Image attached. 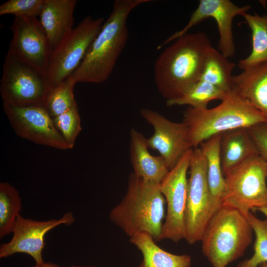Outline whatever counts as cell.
I'll use <instances>...</instances> for the list:
<instances>
[{"label": "cell", "mask_w": 267, "mask_h": 267, "mask_svg": "<svg viewBox=\"0 0 267 267\" xmlns=\"http://www.w3.org/2000/svg\"><path fill=\"white\" fill-rule=\"evenodd\" d=\"M224 177L222 206L236 209L247 217L251 210L267 205V162L260 155L246 160Z\"/></svg>", "instance_id": "obj_6"}, {"label": "cell", "mask_w": 267, "mask_h": 267, "mask_svg": "<svg viewBox=\"0 0 267 267\" xmlns=\"http://www.w3.org/2000/svg\"><path fill=\"white\" fill-rule=\"evenodd\" d=\"M7 53L45 75L51 55L47 36L37 17H15Z\"/></svg>", "instance_id": "obj_13"}, {"label": "cell", "mask_w": 267, "mask_h": 267, "mask_svg": "<svg viewBox=\"0 0 267 267\" xmlns=\"http://www.w3.org/2000/svg\"><path fill=\"white\" fill-rule=\"evenodd\" d=\"M76 84L73 78L69 77L49 90L43 105L52 118L66 112L77 103L74 94Z\"/></svg>", "instance_id": "obj_26"}, {"label": "cell", "mask_w": 267, "mask_h": 267, "mask_svg": "<svg viewBox=\"0 0 267 267\" xmlns=\"http://www.w3.org/2000/svg\"><path fill=\"white\" fill-rule=\"evenodd\" d=\"M75 221L71 212L65 213L59 219L43 221L26 219L19 214L11 240L0 245V258H7L16 253H25L32 257L36 264H41L44 262L43 251L45 245V234L57 226L71 225Z\"/></svg>", "instance_id": "obj_14"}, {"label": "cell", "mask_w": 267, "mask_h": 267, "mask_svg": "<svg viewBox=\"0 0 267 267\" xmlns=\"http://www.w3.org/2000/svg\"><path fill=\"white\" fill-rule=\"evenodd\" d=\"M267 217V205L257 210Z\"/></svg>", "instance_id": "obj_32"}, {"label": "cell", "mask_w": 267, "mask_h": 267, "mask_svg": "<svg viewBox=\"0 0 267 267\" xmlns=\"http://www.w3.org/2000/svg\"><path fill=\"white\" fill-rule=\"evenodd\" d=\"M212 47L204 33H187L160 54L154 63V82L167 101L180 98L199 80Z\"/></svg>", "instance_id": "obj_1"}, {"label": "cell", "mask_w": 267, "mask_h": 267, "mask_svg": "<svg viewBox=\"0 0 267 267\" xmlns=\"http://www.w3.org/2000/svg\"><path fill=\"white\" fill-rule=\"evenodd\" d=\"M221 134H215L199 146L207 163V180L212 208L215 213L221 206L225 181L220 160Z\"/></svg>", "instance_id": "obj_21"}, {"label": "cell", "mask_w": 267, "mask_h": 267, "mask_svg": "<svg viewBox=\"0 0 267 267\" xmlns=\"http://www.w3.org/2000/svg\"><path fill=\"white\" fill-rule=\"evenodd\" d=\"M2 69L0 92L3 103L43 104L50 90L44 74L8 53Z\"/></svg>", "instance_id": "obj_9"}, {"label": "cell", "mask_w": 267, "mask_h": 267, "mask_svg": "<svg viewBox=\"0 0 267 267\" xmlns=\"http://www.w3.org/2000/svg\"><path fill=\"white\" fill-rule=\"evenodd\" d=\"M189 169L185 239L188 243L193 244L201 240L214 213L207 180V160L199 146L193 148Z\"/></svg>", "instance_id": "obj_8"}, {"label": "cell", "mask_w": 267, "mask_h": 267, "mask_svg": "<svg viewBox=\"0 0 267 267\" xmlns=\"http://www.w3.org/2000/svg\"><path fill=\"white\" fill-rule=\"evenodd\" d=\"M165 205L160 183L145 180L133 173L125 196L111 210L109 217L130 238L145 232L156 242L161 240Z\"/></svg>", "instance_id": "obj_3"}, {"label": "cell", "mask_w": 267, "mask_h": 267, "mask_svg": "<svg viewBox=\"0 0 267 267\" xmlns=\"http://www.w3.org/2000/svg\"><path fill=\"white\" fill-rule=\"evenodd\" d=\"M103 23V17L86 16L52 52L44 75L50 90L75 71Z\"/></svg>", "instance_id": "obj_7"}, {"label": "cell", "mask_w": 267, "mask_h": 267, "mask_svg": "<svg viewBox=\"0 0 267 267\" xmlns=\"http://www.w3.org/2000/svg\"><path fill=\"white\" fill-rule=\"evenodd\" d=\"M77 3L76 0H44L39 21L47 36L51 54L74 29Z\"/></svg>", "instance_id": "obj_16"}, {"label": "cell", "mask_w": 267, "mask_h": 267, "mask_svg": "<svg viewBox=\"0 0 267 267\" xmlns=\"http://www.w3.org/2000/svg\"><path fill=\"white\" fill-rule=\"evenodd\" d=\"M220 155L223 176L246 160L259 155L247 129L245 128L221 133Z\"/></svg>", "instance_id": "obj_19"}, {"label": "cell", "mask_w": 267, "mask_h": 267, "mask_svg": "<svg viewBox=\"0 0 267 267\" xmlns=\"http://www.w3.org/2000/svg\"><path fill=\"white\" fill-rule=\"evenodd\" d=\"M235 66L234 63L212 47L206 57L199 80L228 92L232 90V72Z\"/></svg>", "instance_id": "obj_22"}, {"label": "cell", "mask_w": 267, "mask_h": 267, "mask_svg": "<svg viewBox=\"0 0 267 267\" xmlns=\"http://www.w3.org/2000/svg\"><path fill=\"white\" fill-rule=\"evenodd\" d=\"M52 119L55 126L63 138L73 147L75 140L82 130L77 103L66 112Z\"/></svg>", "instance_id": "obj_28"}, {"label": "cell", "mask_w": 267, "mask_h": 267, "mask_svg": "<svg viewBox=\"0 0 267 267\" xmlns=\"http://www.w3.org/2000/svg\"><path fill=\"white\" fill-rule=\"evenodd\" d=\"M228 92L206 82L199 80L181 97L167 101L166 104L168 106L187 105L194 108H207L209 102L215 99L222 100Z\"/></svg>", "instance_id": "obj_25"}, {"label": "cell", "mask_w": 267, "mask_h": 267, "mask_svg": "<svg viewBox=\"0 0 267 267\" xmlns=\"http://www.w3.org/2000/svg\"><path fill=\"white\" fill-rule=\"evenodd\" d=\"M252 32V51L246 58L239 61L238 66L244 70L267 61V14H244Z\"/></svg>", "instance_id": "obj_23"}, {"label": "cell", "mask_w": 267, "mask_h": 267, "mask_svg": "<svg viewBox=\"0 0 267 267\" xmlns=\"http://www.w3.org/2000/svg\"><path fill=\"white\" fill-rule=\"evenodd\" d=\"M149 0H116L112 11L91 44L81 64L70 76L77 83L106 81L126 46L127 24L131 12Z\"/></svg>", "instance_id": "obj_2"}, {"label": "cell", "mask_w": 267, "mask_h": 267, "mask_svg": "<svg viewBox=\"0 0 267 267\" xmlns=\"http://www.w3.org/2000/svg\"><path fill=\"white\" fill-rule=\"evenodd\" d=\"M193 148L188 150L160 183L167 205L160 240L177 242L185 237V213L188 178L187 173Z\"/></svg>", "instance_id": "obj_10"}, {"label": "cell", "mask_w": 267, "mask_h": 267, "mask_svg": "<svg viewBox=\"0 0 267 267\" xmlns=\"http://www.w3.org/2000/svg\"><path fill=\"white\" fill-rule=\"evenodd\" d=\"M22 202L18 190L7 182L0 183V239L12 233Z\"/></svg>", "instance_id": "obj_24"}, {"label": "cell", "mask_w": 267, "mask_h": 267, "mask_svg": "<svg viewBox=\"0 0 267 267\" xmlns=\"http://www.w3.org/2000/svg\"><path fill=\"white\" fill-rule=\"evenodd\" d=\"M59 267L58 265L56 264H55L51 262H44L41 264H36L34 267ZM70 267H95L94 266H88V267H83V266H72Z\"/></svg>", "instance_id": "obj_31"}, {"label": "cell", "mask_w": 267, "mask_h": 267, "mask_svg": "<svg viewBox=\"0 0 267 267\" xmlns=\"http://www.w3.org/2000/svg\"><path fill=\"white\" fill-rule=\"evenodd\" d=\"M250 8L249 5L238 6L229 0H200L186 25L164 41L158 46L157 49L188 33L191 28L202 21L212 17L216 21L218 28L220 52L227 58L231 57L235 53L233 20L237 15L243 16L247 13Z\"/></svg>", "instance_id": "obj_12"}, {"label": "cell", "mask_w": 267, "mask_h": 267, "mask_svg": "<svg viewBox=\"0 0 267 267\" xmlns=\"http://www.w3.org/2000/svg\"><path fill=\"white\" fill-rule=\"evenodd\" d=\"M44 2V0H8L0 5V15L37 17L39 16Z\"/></svg>", "instance_id": "obj_29"}, {"label": "cell", "mask_w": 267, "mask_h": 267, "mask_svg": "<svg viewBox=\"0 0 267 267\" xmlns=\"http://www.w3.org/2000/svg\"><path fill=\"white\" fill-rule=\"evenodd\" d=\"M253 229L246 217L234 208L221 206L204 230L202 250L213 267H226L242 256L252 242Z\"/></svg>", "instance_id": "obj_5"}, {"label": "cell", "mask_w": 267, "mask_h": 267, "mask_svg": "<svg viewBox=\"0 0 267 267\" xmlns=\"http://www.w3.org/2000/svg\"><path fill=\"white\" fill-rule=\"evenodd\" d=\"M139 113L154 129L147 139L149 148L157 151L170 170L189 149L193 148L186 125L172 122L157 111L142 108Z\"/></svg>", "instance_id": "obj_15"}, {"label": "cell", "mask_w": 267, "mask_h": 267, "mask_svg": "<svg viewBox=\"0 0 267 267\" xmlns=\"http://www.w3.org/2000/svg\"><path fill=\"white\" fill-rule=\"evenodd\" d=\"M3 107L11 127L20 137L57 149L73 148L57 130L43 104L16 106L3 103Z\"/></svg>", "instance_id": "obj_11"}, {"label": "cell", "mask_w": 267, "mask_h": 267, "mask_svg": "<svg viewBox=\"0 0 267 267\" xmlns=\"http://www.w3.org/2000/svg\"><path fill=\"white\" fill-rule=\"evenodd\" d=\"M232 90L258 110L267 124V61L233 76Z\"/></svg>", "instance_id": "obj_18"}, {"label": "cell", "mask_w": 267, "mask_h": 267, "mask_svg": "<svg viewBox=\"0 0 267 267\" xmlns=\"http://www.w3.org/2000/svg\"><path fill=\"white\" fill-rule=\"evenodd\" d=\"M130 152L134 174L143 179L160 183L169 171L163 157L154 156L148 150L147 138L132 129L130 133Z\"/></svg>", "instance_id": "obj_17"}, {"label": "cell", "mask_w": 267, "mask_h": 267, "mask_svg": "<svg viewBox=\"0 0 267 267\" xmlns=\"http://www.w3.org/2000/svg\"><path fill=\"white\" fill-rule=\"evenodd\" d=\"M264 121L258 110L232 90L214 108L189 106L182 119L193 148L215 134L236 128H248Z\"/></svg>", "instance_id": "obj_4"}, {"label": "cell", "mask_w": 267, "mask_h": 267, "mask_svg": "<svg viewBox=\"0 0 267 267\" xmlns=\"http://www.w3.org/2000/svg\"><path fill=\"white\" fill-rule=\"evenodd\" d=\"M130 242L140 251L143 259L139 267H189L191 257L176 255L159 247L151 236L145 232L137 233Z\"/></svg>", "instance_id": "obj_20"}, {"label": "cell", "mask_w": 267, "mask_h": 267, "mask_svg": "<svg viewBox=\"0 0 267 267\" xmlns=\"http://www.w3.org/2000/svg\"><path fill=\"white\" fill-rule=\"evenodd\" d=\"M247 129L259 155L267 162V124L259 123Z\"/></svg>", "instance_id": "obj_30"}, {"label": "cell", "mask_w": 267, "mask_h": 267, "mask_svg": "<svg viewBox=\"0 0 267 267\" xmlns=\"http://www.w3.org/2000/svg\"><path fill=\"white\" fill-rule=\"evenodd\" d=\"M246 217L255 234L254 253L251 258L240 262L238 267H258L267 262V218L259 219L251 212Z\"/></svg>", "instance_id": "obj_27"}, {"label": "cell", "mask_w": 267, "mask_h": 267, "mask_svg": "<svg viewBox=\"0 0 267 267\" xmlns=\"http://www.w3.org/2000/svg\"><path fill=\"white\" fill-rule=\"evenodd\" d=\"M260 267H267V262L264 263L260 265Z\"/></svg>", "instance_id": "obj_33"}]
</instances>
